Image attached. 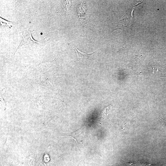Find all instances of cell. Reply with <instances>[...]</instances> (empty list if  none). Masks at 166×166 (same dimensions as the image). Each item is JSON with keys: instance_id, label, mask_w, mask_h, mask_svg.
I'll return each instance as SVG.
<instances>
[{"instance_id": "cell-1", "label": "cell", "mask_w": 166, "mask_h": 166, "mask_svg": "<svg viewBox=\"0 0 166 166\" xmlns=\"http://www.w3.org/2000/svg\"><path fill=\"white\" fill-rule=\"evenodd\" d=\"M31 42L39 43L38 42L36 41L33 38L30 31L29 30L26 29L23 31L22 40L18 46L15 50L14 54L18 49L22 45Z\"/></svg>"}, {"instance_id": "cell-2", "label": "cell", "mask_w": 166, "mask_h": 166, "mask_svg": "<svg viewBox=\"0 0 166 166\" xmlns=\"http://www.w3.org/2000/svg\"><path fill=\"white\" fill-rule=\"evenodd\" d=\"M141 56V55L140 54L138 55H135L128 65V66L134 69L137 68L139 65L140 57Z\"/></svg>"}, {"instance_id": "cell-3", "label": "cell", "mask_w": 166, "mask_h": 166, "mask_svg": "<svg viewBox=\"0 0 166 166\" xmlns=\"http://www.w3.org/2000/svg\"><path fill=\"white\" fill-rule=\"evenodd\" d=\"M129 165L131 166H156V164L143 161H136L127 162Z\"/></svg>"}, {"instance_id": "cell-4", "label": "cell", "mask_w": 166, "mask_h": 166, "mask_svg": "<svg viewBox=\"0 0 166 166\" xmlns=\"http://www.w3.org/2000/svg\"><path fill=\"white\" fill-rule=\"evenodd\" d=\"M76 50L77 57L81 59L83 58L84 57H86L87 58H88L89 55L93 54V53L96 52V51L93 53L90 54H86L85 53L81 52V51L77 49V48H76Z\"/></svg>"}, {"instance_id": "cell-5", "label": "cell", "mask_w": 166, "mask_h": 166, "mask_svg": "<svg viewBox=\"0 0 166 166\" xmlns=\"http://www.w3.org/2000/svg\"><path fill=\"white\" fill-rule=\"evenodd\" d=\"M0 24L2 26H8L10 28L12 27L13 24L15 23L14 22L7 21L2 18H0Z\"/></svg>"}, {"instance_id": "cell-6", "label": "cell", "mask_w": 166, "mask_h": 166, "mask_svg": "<svg viewBox=\"0 0 166 166\" xmlns=\"http://www.w3.org/2000/svg\"><path fill=\"white\" fill-rule=\"evenodd\" d=\"M111 108V106L109 105L103 111L102 114V119H105L109 113Z\"/></svg>"}, {"instance_id": "cell-7", "label": "cell", "mask_w": 166, "mask_h": 166, "mask_svg": "<svg viewBox=\"0 0 166 166\" xmlns=\"http://www.w3.org/2000/svg\"><path fill=\"white\" fill-rule=\"evenodd\" d=\"M80 6H79V9H77V12L78 14H80V16L81 17L83 16V14H85V13L82 11V10H85L84 6L83 5L82 3L79 4Z\"/></svg>"}]
</instances>
